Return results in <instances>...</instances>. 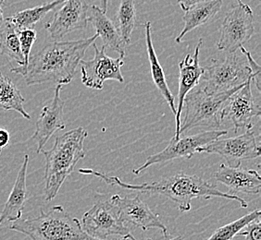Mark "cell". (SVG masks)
Segmentation results:
<instances>
[{
    "label": "cell",
    "instance_id": "6da1fadb",
    "mask_svg": "<svg viewBox=\"0 0 261 240\" xmlns=\"http://www.w3.org/2000/svg\"><path fill=\"white\" fill-rule=\"evenodd\" d=\"M80 174L92 175L103 180L108 185L120 187L124 190L139 191L150 195H162L174 201L178 205V209L181 213L191 210L192 200L198 198L210 200L212 197L223 198L228 200H236L242 208H246L248 203L241 197L224 193L217 189L216 186L196 175H188L186 173H178L167 178L151 183H143L141 185H133L121 181L117 176L105 175L94 169H79Z\"/></svg>",
    "mask_w": 261,
    "mask_h": 240
},
{
    "label": "cell",
    "instance_id": "7a4b0ae2",
    "mask_svg": "<svg viewBox=\"0 0 261 240\" xmlns=\"http://www.w3.org/2000/svg\"><path fill=\"white\" fill-rule=\"evenodd\" d=\"M97 38L98 35L96 34L86 39L47 44L31 56L25 70L20 75L23 76L28 86L47 82L69 84L86 51Z\"/></svg>",
    "mask_w": 261,
    "mask_h": 240
},
{
    "label": "cell",
    "instance_id": "3957f363",
    "mask_svg": "<svg viewBox=\"0 0 261 240\" xmlns=\"http://www.w3.org/2000/svg\"><path fill=\"white\" fill-rule=\"evenodd\" d=\"M87 136V130L78 127L58 136L50 150L41 152L45 159L44 192L46 201L55 199L78 162L85 158L84 143Z\"/></svg>",
    "mask_w": 261,
    "mask_h": 240
},
{
    "label": "cell",
    "instance_id": "277c9868",
    "mask_svg": "<svg viewBox=\"0 0 261 240\" xmlns=\"http://www.w3.org/2000/svg\"><path fill=\"white\" fill-rule=\"evenodd\" d=\"M9 229L32 240H101L88 235L80 221L70 216L61 205L54 206L47 212L41 210L35 218H20L12 222Z\"/></svg>",
    "mask_w": 261,
    "mask_h": 240
},
{
    "label": "cell",
    "instance_id": "5b68a950",
    "mask_svg": "<svg viewBox=\"0 0 261 240\" xmlns=\"http://www.w3.org/2000/svg\"><path fill=\"white\" fill-rule=\"evenodd\" d=\"M249 79H251V70L246 55L240 50L236 51L212 59L211 65L204 68L201 88L210 95H217L239 89Z\"/></svg>",
    "mask_w": 261,
    "mask_h": 240
},
{
    "label": "cell",
    "instance_id": "8992f818",
    "mask_svg": "<svg viewBox=\"0 0 261 240\" xmlns=\"http://www.w3.org/2000/svg\"><path fill=\"white\" fill-rule=\"evenodd\" d=\"M240 89V88H239ZM238 89L210 95L201 87L190 91L184 100L185 116L181 123L180 136L195 128H220L222 122L221 112L225 102Z\"/></svg>",
    "mask_w": 261,
    "mask_h": 240
},
{
    "label": "cell",
    "instance_id": "52a82bcc",
    "mask_svg": "<svg viewBox=\"0 0 261 240\" xmlns=\"http://www.w3.org/2000/svg\"><path fill=\"white\" fill-rule=\"evenodd\" d=\"M83 229L96 239L111 240L110 237L121 239L137 240L126 226L118 208L111 200H100L87 211L82 219Z\"/></svg>",
    "mask_w": 261,
    "mask_h": 240
},
{
    "label": "cell",
    "instance_id": "ba28073f",
    "mask_svg": "<svg viewBox=\"0 0 261 240\" xmlns=\"http://www.w3.org/2000/svg\"><path fill=\"white\" fill-rule=\"evenodd\" d=\"M254 20L251 8L242 0H237L222 22L221 36L217 44L218 49L226 53L239 50L255 33Z\"/></svg>",
    "mask_w": 261,
    "mask_h": 240
},
{
    "label": "cell",
    "instance_id": "9c48e42d",
    "mask_svg": "<svg viewBox=\"0 0 261 240\" xmlns=\"http://www.w3.org/2000/svg\"><path fill=\"white\" fill-rule=\"evenodd\" d=\"M227 133V130H212L203 131L194 135L186 136L184 138H179L178 140H175L172 137L169 145L164 150L155 155H150L140 167L134 169L133 173L135 175H139L151 165L167 163L169 161L180 158L190 159L196 154H198V151L201 148L207 145L213 140H218L222 136L226 135Z\"/></svg>",
    "mask_w": 261,
    "mask_h": 240
},
{
    "label": "cell",
    "instance_id": "30bf717a",
    "mask_svg": "<svg viewBox=\"0 0 261 240\" xmlns=\"http://www.w3.org/2000/svg\"><path fill=\"white\" fill-rule=\"evenodd\" d=\"M95 56L91 60H81V80L86 87L102 90L107 80H116L122 83L124 81L121 74V67L124 64V56L120 55L113 58L106 54V47L103 45L98 49L96 44H93Z\"/></svg>",
    "mask_w": 261,
    "mask_h": 240
},
{
    "label": "cell",
    "instance_id": "8fae6325",
    "mask_svg": "<svg viewBox=\"0 0 261 240\" xmlns=\"http://www.w3.org/2000/svg\"><path fill=\"white\" fill-rule=\"evenodd\" d=\"M216 154L221 155L230 166H240L243 161L256 159L260 155L259 146L252 129L236 137L218 139L198 151V154Z\"/></svg>",
    "mask_w": 261,
    "mask_h": 240
},
{
    "label": "cell",
    "instance_id": "7c38bea8",
    "mask_svg": "<svg viewBox=\"0 0 261 240\" xmlns=\"http://www.w3.org/2000/svg\"><path fill=\"white\" fill-rule=\"evenodd\" d=\"M251 84L252 79H249L228 98L222 108V120H230L236 133L253 129V120L260 116V107L253 96Z\"/></svg>",
    "mask_w": 261,
    "mask_h": 240
},
{
    "label": "cell",
    "instance_id": "4fadbf2b",
    "mask_svg": "<svg viewBox=\"0 0 261 240\" xmlns=\"http://www.w3.org/2000/svg\"><path fill=\"white\" fill-rule=\"evenodd\" d=\"M88 9L86 0H66L45 23V31L52 39L59 41L70 33L85 30L88 24Z\"/></svg>",
    "mask_w": 261,
    "mask_h": 240
},
{
    "label": "cell",
    "instance_id": "5bb4252c",
    "mask_svg": "<svg viewBox=\"0 0 261 240\" xmlns=\"http://www.w3.org/2000/svg\"><path fill=\"white\" fill-rule=\"evenodd\" d=\"M111 202L118 208L121 219L143 231L158 229L164 236L169 235L168 228L160 219V216L151 210L150 207L138 196L121 197L119 194L111 198Z\"/></svg>",
    "mask_w": 261,
    "mask_h": 240
},
{
    "label": "cell",
    "instance_id": "9a60e30c",
    "mask_svg": "<svg viewBox=\"0 0 261 240\" xmlns=\"http://www.w3.org/2000/svg\"><path fill=\"white\" fill-rule=\"evenodd\" d=\"M62 85L57 84L54 97L50 103L43 107L39 118L35 123V131L30 140L36 142V153L40 154L44 150L46 142L54 133L65 129L64 106L65 102L61 99Z\"/></svg>",
    "mask_w": 261,
    "mask_h": 240
},
{
    "label": "cell",
    "instance_id": "2e32d148",
    "mask_svg": "<svg viewBox=\"0 0 261 240\" xmlns=\"http://www.w3.org/2000/svg\"><path fill=\"white\" fill-rule=\"evenodd\" d=\"M203 40L199 39L195 49L194 55L187 54L186 57L179 62V91H178V108H176L175 135L173 138L178 140L180 138L181 115L182 113L184 100L186 95L196 88L200 83L201 77L204 73V68L199 64V52Z\"/></svg>",
    "mask_w": 261,
    "mask_h": 240
},
{
    "label": "cell",
    "instance_id": "e0dca14e",
    "mask_svg": "<svg viewBox=\"0 0 261 240\" xmlns=\"http://www.w3.org/2000/svg\"><path fill=\"white\" fill-rule=\"evenodd\" d=\"M214 178L226 186L231 194L241 192L256 195L260 192V175L256 170L221 164L214 173Z\"/></svg>",
    "mask_w": 261,
    "mask_h": 240
},
{
    "label": "cell",
    "instance_id": "ac0fdd59",
    "mask_svg": "<svg viewBox=\"0 0 261 240\" xmlns=\"http://www.w3.org/2000/svg\"><path fill=\"white\" fill-rule=\"evenodd\" d=\"M29 155H24L23 162L18 172L14 186L0 214V226L9 222L12 223L19 220L22 216L24 206L28 200V191L26 185Z\"/></svg>",
    "mask_w": 261,
    "mask_h": 240
},
{
    "label": "cell",
    "instance_id": "d6986e66",
    "mask_svg": "<svg viewBox=\"0 0 261 240\" xmlns=\"http://www.w3.org/2000/svg\"><path fill=\"white\" fill-rule=\"evenodd\" d=\"M87 20L95 28L96 35L100 37L105 47L115 51L121 56H125L127 45L106 12L97 6H91L88 9Z\"/></svg>",
    "mask_w": 261,
    "mask_h": 240
},
{
    "label": "cell",
    "instance_id": "ffe728a7",
    "mask_svg": "<svg viewBox=\"0 0 261 240\" xmlns=\"http://www.w3.org/2000/svg\"><path fill=\"white\" fill-rule=\"evenodd\" d=\"M222 4V0H204L186 11V14L182 18L185 26L181 33L176 37V43L180 44L188 33L200 26L205 25L213 20L221 11Z\"/></svg>",
    "mask_w": 261,
    "mask_h": 240
},
{
    "label": "cell",
    "instance_id": "44dd1931",
    "mask_svg": "<svg viewBox=\"0 0 261 240\" xmlns=\"http://www.w3.org/2000/svg\"><path fill=\"white\" fill-rule=\"evenodd\" d=\"M145 28V36H146V52L148 55V61L150 64L151 77L156 89L160 91L162 97L165 99L166 102L171 108L173 115H176V106L174 104V96L171 93L169 85L167 83L165 73L162 69V66L160 63V60L156 56L155 48L152 41V25L151 22L146 21L144 25Z\"/></svg>",
    "mask_w": 261,
    "mask_h": 240
},
{
    "label": "cell",
    "instance_id": "7402d4cb",
    "mask_svg": "<svg viewBox=\"0 0 261 240\" xmlns=\"http://www.w3.org/2000/svg\"><path fill=\"white\" fill-rule=\"evenodd\" d=\"M20 30L16 27L9 17L5 19L0 28V54L7 57L11 63L18 64V67H24V59L20 51Z\"/></svg>",
    "mask_w": 261,
    "mask_h": 240
},
{
    "label": "cell",
    "instance_id": "603a6c76",
    "mask_svg": "<svg viewBox=\"0 0 261 240\" xmlns=\"http://www.w3.org/2000/svg\"><path fill=\"white\" fill-rule=\"evenodd\" d=\"M24 102L25 99L15 83L0 72V107L5 111H16L25 119L31 120V115L23 107Z\"/></svg>",
    "mask_w": 261,
    "mask_h": 240
},
{
    "label": "cell",
    "instance_id": "cb8c5ba5",
    "mask_svg": "<svg viewBox=\"0 0 261 240\" xmlns=\"http://www.w3.org/2000/svg\"><path fill=\"white\" fill-rule=\"evenodd\" d=\"M65 1L66 0H54L44 5L21 10L14 15L9 17V19L19 30L34 28L35 24L43 20L47 13L55 10L58 6L63 4Z\"/></svg>",
    "mask_w": 261,
    "mask_h": 240
},
{
    "label": "cell",
    "instance_id": "d4e9b609",
    "mask_svg": "<svg viewBox=\"0 0 261 240\" xmlns=\"http://www.w3.org/2000/svg\"><path fill=\"white\" fill-rule=\"evenodd\" d=\"M119 32L122 40L130 45L132 34L136 24V9L135 0H121L117 13Z\"/></svg>",
    "mask_w": 261,
    "mask_h": 240
},
{
    "label": "cell",
    "instance_id": "484cf974",
    "mask_svg": "<svg viewBox=\"0 0 261 240\" xmlns=\"http://www.w3.org/2000/svg\"><path fill=\"white\" fill-rule=\"evenodd\" d=\"M260 215L261 212L259 209L252 211L246 215L242 216L241 218L218 228L211 236H210V238L206 240H232L246 225L250 224L253 221L260 218Z\"/></svg>",
    "mask_w": 261,
    "mask_h": 240
},
{
    "label": "cell",
    "instance_id": "4316f807",
    "mask_svg": "<svg viewBox=\"0 0 261 240\" xmlns=\"http://www.w3.org/2000/svg\"><path fill=\"white\" fill-rule=\"evenodd\" d=\"M37 33L34 28H28V29H22L20 30L19 33V39H20V51L24 59V67H14L11 68L10 71L16 73V74H20L21 71L25 70L26 67L28 65L29 58H30V53L33 48V45L37 39Z\"/></svg>",
    "mask_w": 261,
    "mask_h": 240
},
{
    "label": "cell",
    "instance_id": "83f0119b",
    "mask_svg": "<svg viewBox=\"0 0 261 240\" xmlns=\"http://www.w3.org/2000/svg\"><path fill=\"white\" fill-rule=\"evenodd\" d=\"M239 50L241 51L244 55H246V60H247V64L249 69L251 70V79L252 82H254V84L256 87V89L258 91L261 90V68L260 66L256 63V60L252 57L251 53L248 50H246L244 46H241L239 48Z\"/></svg>",
    "mask_w": 261,
    "mask_h": 240
},
{
    "label": "cell",
    "instance_id": "f1b7e54d",
    "mask_svg": "<svg viewBox=\"0 0 261 240\" xmlns=\"http://www.w3.org/2000/svg\"><path fill=\"white\" fill-rule=\"evenodd\" d=\"M238 235H246L245 240H261L260 218L248 224Z\"/></svg>",
    "mask_w": 261,
    "mask_h": 240
},
{
    "label": "cell",
    "instance_id": "f546056e",
    "mask_svg": "<svg viewBox=\"0 0 261 240\" xmlns=\"http://www.w3.org/2000/svg\"><path fill=\"white\" fill-rule=\"evenodd\" d=\"M10 132L4 129H0V155L2 154V151L10 145Z\"/></svg>",
    "mask_w": 261,
    "mask_h": 240
},
{
    "label": "cell",
    "instance_id": "4dcf8cb0",
    "mask_svg": "<svg viewBox=\"0 0 261 240\" xmlns=\"http://www.w3.org/2000/svg\"><path fill=\"white\" fill-rule=\"evenodd\" d=\"M177 1H178V4L181 7V10L184 11H187V10H190L192 7L199 4L204 0H177Z\"/></svg>",
    "mask_w": 261,
    "mask_h": 240
},
{
    "label": "cell",
    "instance_id": "1f68e13d",
    "mask_svg": "<svg viewBox=\"0 0 261 240\" xmlns=\"http://www.w3.org/2000/svg\"><path fill=\"white\" fill-rule=\"evenodd\" d=\"M4 3H5V0H0V28L2 27L3 23H4V20H5L4 13H3V5H4Z\"/></svg>",
    "mask_w": 261,
    "mask_h": 240
},
{
    "label": "cell",
    "instance_id": "d6a6232c",
    "mask_svg": "<svg viewBox=\"0 0 261 240\" xmlns=\"http://www.w3.org/2000/svg\"><path fill=\"white\" fill-rule=\"evenodd\" d=\"M108 5H109V0H100V7L99 8L106 13L108 11Z\"/></svg>",
    "mask_w": 261,
    "mask_h": 240
},
{
    "label": "cell",
    "instance_id": "836d02e7",
    "mask_svg": "<svg viewBox=\"0 0 261 240\" xmlns=\"http://www.w3.org/2000/svg\"><path fill=\"white\" fill-rule=\"evenodd\" d=\"M146 240H152L150 238H148V239ZM167 240H184V236L182 235H179V236H175V237H173V238H170V239Z\"/></svg>",
    "mask_w": 261,
    "mask_h": 240
}]
</instances>
